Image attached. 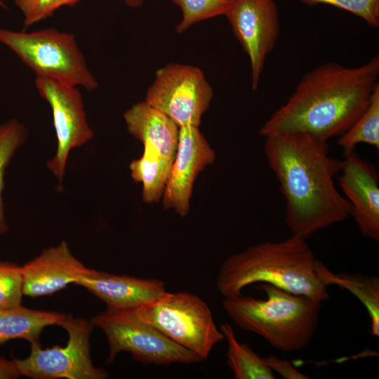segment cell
<instances>
[{
	"mask_svg": "<svg viewBox=\"0 0 379 379\" xmlns=\"http://www.w3.org/2000/svg\"><path fill=\"white\" fill-rule=\"evenodd\" d=\"M124 2L129 7L138 8L142 6L145 0H123Z\"/></svg>",
	"mask_w": 379,
	"mask_h": 379,
	"instance_id": "cell-30",
	"label": "cell"
},
{
	"mask_svg": "<svg viewBox=\"0 0 379 379\" xmlns=\"http://www.w3.org/2000/svg\"><path fill=\"white\" fill-rule=\"evenodd\" d=\"M265 299L237 295L224 298L222 307L241 328L265 338L274 349H304L317 328L322 302L263 284Z\"/></svg>",
	"mask_w": 379,
	"mask_h": 379,
	"instance_id": "cell-4",
	"label": "cell"
},
{
	"mask_svg": "<svg viewBox=\"0 0 379 379\" xmlns=\"http://www.w3.org/2000/svg\"><path fill=\"white\" fill-rule=\"evenodd\" d=\"M0 42L8 47L36 77L65 82L88 91L98 88L75 36L55 28L32 32L0 29Z\"/></svg>",
	"mask_w": 379,
	"mask_h": 379,
	"instance_id": "cell-5",
	"label": "cell"
},
{
	"mask_svg": "<svg viewBox=\"0 0 379 379\" xmlns=\"http://www.w3.org/2000/svg\"><path fill=\"white\" fill-rule=\"evenodd\" d=\"M143 146L142 156L131 162L129 169L133 180L142 183L143 201L152 204L162 198L173 161L149 146Z\"/></svg>",
	"mask_w": 379,
	"mask_h": 379,
	"instance_id": "cell-18",
	"label": "cell"
},
{
	"mask_svg": "<svg viewBox=\"0 0 379 379\" xmlns=\"http://www.w3.org/2000/svg\"><path fill=\"white\" fill-rule=\"evenodd\" d=\"M181 10L182 18L176 25L182 33L193 25L219 15H225L233 0H171Z\"/></svg>",
	"mask_w": 379,
	"mask_h": 379,
	"instance_id": "cell-23",
	"label": "cell"
},
{
	"mask_svg": "<svg viewBox=\"0 0 379 379\" xmlns=\"http://www.w3.org/2000/svg\"><path fill=\"white\" fill-rule=\"evenodd\" d=\"M24 18L27 28L50 17L56 11V0H14Z\"/></svg>",
	"mask_w": 379,
	"mask_h": 379,
	"instance_id": "cell-26",
	"label": "cell"
},
{
	"mask_svg": "<svg viewBox=\"0 0 379 379\" xmlns=\"http://www.w3.org/2000/svg\"><path fill=\"white\" fill-rule=\"evenodd\" d=\"M337 142L345 156L354 152L356 146L360 143H366L379 149V83L375 85L366 108L338 137Z\"/></svg>",
	"mask_w": 379,
	"mask_h": 379,
	"instance_id": "cell-21",
	"label": "cell"
},
{
	"mask_svg": "<svg viewBox=\"0 0 379 379\" xmlns=\"http://www.w3.org/2000/svg\"><path fill=\"white\" fill-rule=\"evenodd\" d=\"M265 138V154L285 199L292 235L307 239L350 215L351 204L333 180L342 160L329 155L327 141L302 132Z\"/></svg>",
	"mask_w": 379,
	"mask_h": 379,
	"instance_id": "cell-1",
	"label": "cell"
},
{
	"mask_svg": "<svg viewBox=\"0 0 379 379\" xmlns=\"http://www.w3.org/2000/svg\"><path fill=\"white\" fill-rule=\"evenodd\" d=\"M60 326L68 334L67 345L42 349L31 343L25 359H13L20 376L34 379H105L108 373L95 366L90 354V337L93 326L84 318L66 314Z\"/></svg>",
	"mask_w": 379,
	"mask_h": 379,
	"instance_id": "cell-8",
	"label": "cell"
},
{
	"mask_svg": "<svg viewBox=\"0 0 379 379\" xmlns=\"http://www.w3.org/2000/svg\"><path fill=\"white\" fill-rule=\"evenodd\" d=\"M25 138V128L18 121L11 120L0 125V234H6L9 230L3 199L6 171Z\"/></svg>",
	"mask_w": 379,
	"mask_h": 379,
	"instance_id": "cell-22",
	"label": "cell"
},
{
	"mask_svg": "<svg viewBox=\"0 0 379 379\" xmlns=\"http://www.w3.org/2000/svg\"><path fill=\"white\" fill-rule=\"evenodd\" d=\"M215 157L199 127L180 128L176 154L161 198L165 209H173L180 216L188 213L195 180Z\"/></svg>",
	"mask_w": 379,
	"mask_h": 379,
	"instance_id": "cell-12",
	"label": "cell"
},
{
	"mask_svg": "<svg viewBox=\"0 0 379 379\" xmlns=\"http://www.w3.org/2000/svg\"><path fill=\"white\" fill-rule=\"evenodd\" d=\"M213 91L199 67L169 63L157 70L145 101L179 128L199 127L213 99Z\"/></svg>",
	"mask_w": 379,
	"mask_h": 379,
	"instance_id": "cell-9",
	"label": "cell"
},
{
	"mask_svg": "<svg viewBox=\"0 0 379 379\" xmlns=\"http://www.w3.org/2000/svg\"><path fill=\"white\" fill-rule=\"evenodd\" d=\"M266 364L273 371L284 379H308L310 376L298 371L288 361L275 355L263 357Z\"/></svg>",
	"mask_w": 379,
	"mask_h": 379,
	"instance_id": "cell-27",
	"label": "cell"
},
{
	"mask_svg": "<svg viewBox=\"0 0 379 379\" xmlns=\"http://www.w3.org/2000/svg\"><path fill=\"white\" fill-rule=\"evenodd\" d=\"M22 284L21 266L0 261V308L21 305Z\"/></svg>",
	"mask_w": 379,
	"mask_h": 379,
	"instance_id": "cell-24",
	"label": "cell"
},
{
	"mask_svg": "<svg viewBox=\"0 0 379 379\" xmlns=\"http://www.w3.org/2000/svg\"><path fill=\"white\" fill-rule=\"evenodd\" d=\"M66 314L29 309L20 305L0 308V344L13 339L38 342L43 329L60 326Z\"/></svg>",
	"mask_w": 379,
	"mask_h": 379,
	"instance_id": "cell-17",
	"label": "cell"
},
{
	"mask_svg": "<svg viewBox=\"0 0 379 379\" xmlns=\"http://www.w3.org/2000/svg\"><path fill=\"white\" fill-rule=\"evenodd\" d=\"M326 277L330 285H338L352 293L366 309L370 321L371 332L379 336V279L373 275L335 274L328 269Z\"/></svg>",
	"mask_w": 379,
	"mask_h": 379,
	"instance_id": "cell-20",
	"label": "cell"
},
{
	"mask_svg": "<svg viewBox=\"0 0 379 379\" xmlns=\"http://www.w3.org/2000/svg\"><path fill=\"white\" fill-rule=\"evenodd\" d=\"M308 6L327 4L363 19L369 26H379V0H296Z\"/></svg>",
	"mask_w": 379,
	"mask_h": 379,
	"instance_id": "cell-25",
	"label": "cell"
},
{
	"mask_svg": "<svg viewBox=\"0 0 379 379\" xmlns=\"http://www.w3.org/2000/svg\"><path fill=\"white\" fill-rule=\"evenodd\" d=\"M248 55L251 88H258L267 56L280 34L278 7L274 0H233L225 15Z\"/></svg>",
	"mask_w": 379,
	"mask_h": 379,
	"instance_id": "cell-11",
	"label": "cell"
},
{
	"mask_svg": "<svg viewBox=\"0 0 379 379\" xmlns=\"http://www.w3.org/2000/svg\"><path fill=\"white\" fill-rule=\"evenodd\" d=\"M35 86L52 112L57 148L47 167L56 177L60 190L70 152L91 140L94 133L88 123L78 86L39 77H36Z\"/></svg>",
	"mask_w": 379,
	"mask_h": 379,
	"instance_id": "cell-10",
	"label": "cell"
},
{
	"mask_svg": "<svg viewBox=\"0 0 379 379\" xmlns=\"http://www.w3.org/2000/svg\"><path fill=\"white\" fill-rule=\"evenodd\" d=\"M74 284L102 300L107 309L137 307L151 302L166 291L162 281L114 274L90 269Z\"/></svg>",
	"mask_w": 379,
	"mask_h": 379,
	"instance_id": "cell-15",
	"label": "cell"
},
{
	"mask_svg": "<svg viewBox=\"0 0 379 379\" xmlns=\"http://www.w3.org/2000/svg\"><path fill=\"white\" fill-rule=\"evenodd\" d=\"M220 329L227 343V364L236 379H274V372L247 344L239 342L232 326L221 324Z\"/></svg>",
	"mask_w": 379,
	"mask_h": 379,
	"instance_id": "cell-19",
	"label": "cell"
},
{
	"mask_svg": "<svg viewBox=\"0 0 379 379\" xmlns=\"http://www.w3.org/2000/svg\"><path fill=\"white\" fill-rule=\"evenodd\" d=\"M135 309L140 319L203 360L224 339L208 305L193 293L166 291Z\"/></svg>",
	"mask_w": 379,
	"mask_h": 379,
	"instance_id": "cell-6",
	"label": "cell"
},
{
	"mask_svg": "<svg viewBox=\"0 0 379 379\" xmlns=\"http://www.w3.org/2000/svg\"><path fill=\"white\" fill-rule=\"evenodd\" d=\"M89 270L62 241L21 266L22 293L32 298L51 295L75 284Z\"/></svg>",
	"mask_w": 379,
	"mask_h": 379,
	"instance_id": "cell-14",
	"label": "cell"
},
{
	"mask_svg": "<svg viewBox=\"0 0 379 379\" xmlns=\"http://www.w3.org/2000/svg\"><path fill=\"white\" fill-rule=\"evenodd\" d=\"M327 270L306 239L291 235L282 241L251 246L228 257L219 269L216 288L226 298L261 282L323 302L329 298Z\"/></svg>",
	"mask_w": 379,
	"mask_h": 379,
	"instance_id": "cell-3",
	"label": "cell"
},
{
	"mask_svg": "<svg viewBox=\"0 0 379 379\" xmlns=\"http://www.w3.org/2000/svg\"><path fill=\"white\" fill-rule=\"evenodd\" d=\"M135 308H107L91 321L107 338L108 364L121 352L130 353L135 361L144 365L188 364L204 361L140 319Z\"/></svg>",
	"mask_w": 379,
	"mask_h": 379,
	"instance_id": "cell-7",
	"label": "cell"
},
{
	"mask_svg": "<svg viewBox=\"0 0 379 379\" xmlns=\"http://www.w3.org/2000/svg\"><path fill=\"white\" fill-rule=\"evenodd\" d=\"M124 119L128 133L143 145L149 146L164 157L174 160L180 128L168 117L144 100L127 109Z\"/></svg>",
	"mask_w": 379,
	"mask_h": 379,
	"instance_id": "cell-16",
	"label": "cell"
},
{
	"mask_svg": "<svg viewBox=\"0 0 379 379\" xmlns=\"http://www.w3.org/2000/svg\"><path fill=\"white\" fill-rule=\"evenodd\" d=\"M378 76V54L355 67L333 62L319 65L302 77L259 133L302 132L325 141L339 137L366 108Z\"/></svg>",
	"mask_w": 379,
	"mask_h": 379,
	"instance_id": "cell-2",
	"label": "cell"
},
{
	"mask_svg": "<svg viewBox=\"0 0 379 379\" xmlns=\"http://www.w3.org/2000/svg\"><path fill=\"white\" fill-rule=\"evenodd\" d=\"M339 185L351 204L352 215L362 234L379 241V177L375 166L354 152L341 162Z\"/></svg>",
	"mask_w": 379,
	"mask_h": 379,
	"instance_id": "cell-13",
	"label": "cell"
},
{
	"mask_svg": "<svg viewBox=\"0 0 379 379\" xmlns=\"http://www.w3.org/2000/svg\"><path fill=\"white\" fill-rule=\"evenodd\" d=\"M80 1L81 0H56L55 8L58 10L62 6H72Z\"/></svg>",
	"mask_w": 379,
	"mask_h": 379,
	"instance_id": "cell-29",
	"label": "cell"
},
{
	"mask_svg": "<svg viewBox=\"0 0 379 379\" xmlns=\"http://www.w3.org/2000/svg\"><path fill=\"white\" fill-rule=\"evenodd\" d=\"M0 6L5 7L4 0H0Z\"/></svg>",
	"mask_w": 379,
	"mask_h": 379,
	"instance_id": "cell-31",
	"label": "cell"
},
{
	"mask_svg": "<svg viewBox=\"0 0 379 379\" xmlns=\"http://www.w3.org/2000/svg\"><path fill=\"white\" fill-rule=\"evenodd\" d=\"M20 376L13 360L0 357V379H13Z\"/></svg>",
	"mask_w": 379,
	"mask_h": 379,
	"instance_id": "cell-28",
	"label": "cell"
}]
</instances>
